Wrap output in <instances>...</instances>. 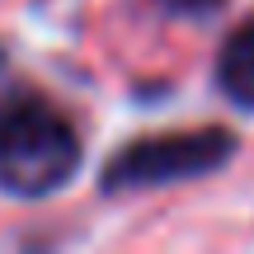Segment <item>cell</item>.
Returning a JSON list of instances; mask_svg holds the SVG:
<instances>
[{
    "label": "cell",
    "mask_w": 254,
    "mask_h": 254,
    "mask_svg": "<svg viewBox=\"0 0 254 254\" xmlns=\"http://www.w3.org/2000/svg\"><path fill=\"white\" fill-rule=\"evenodd\" d=\"M80 165V136L43 99H19L0 109V189L19 198L57 193Z\"/></svg>",
    "instance_id": "obj_1"
},
{
    "label": "cell",
    "mask_w": 254,
    "mask_h": 254,
    "mask_svg": "<svg viewBox=\"0 0 254 254\" xmlns=\"http://www.w3.org/2000/svg\"><path fill=\"white\" fill-rule=\"evenodd\" d=\"M231 155H236V136L226 127L141 136V141L123 146L104 165V189L109 193H136V189H160V184L198 179V174L221 170Z\"/></svg>",
    "instance_id": "obj_2"
},
{
    "label": "cell",
    "mask_w": 254,
    "mask_h": 254,
    "mask_svg": "<svg viewBox=\"0 0 254 254\" xmlns=\"http://www.w3.org/2000/svg\"><path fill=\"white\" fill-rule=\"evenodd\" d=\"M217 80H221V90L231 94V104L254 109V19H245V24L221 43Z\"/></svg>",
    "instance_id": "obj_3"
},
{
    "label": "cell",
    "mask_w": 254,
    "mask_h": 254,
    "mask_svg": "<svg viewBox=\"0 0 254 254\" xmlns=\"http://www.w3.org/2000/svg\"><path fill=\"white\" fill-rule=\"evenodd\" d=\"M160 5L174 9V14H212L221 0H160Z\"/></svg>",
    "instance_id": "obj_4"
}]
</instances>
